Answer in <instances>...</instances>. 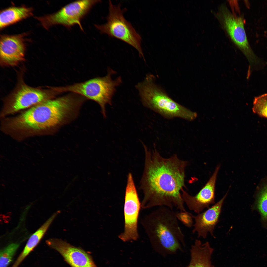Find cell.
Returning <instances> with one entry per match:
<instances>
[{
    "mask_svg": "<svg viewBox=\"0 0 267 267\" xmlns=\"http://www.w3.org/2000/svg\"><path fill=\"white\" fill-rule=\"evenodd\" d=\"M213 250L208 242L202 244L200 240H196L192 246L191 260L187 267H214L211 261Z\"/></svg>",
    "mask_w": 267,
    "mask_h": 267,
    "instance_id": "15",
    "label": "cell"
},
{
    "mask_svg": "<svg viewBox=\"0 0 267 267\" xmlns=\"http://www.w3.org/2000/svg\"><path fill=\"white\" fill-rule=\"evenodd\" d=\"M59 214L57 211L53 214L28 239L22 251L14 263L18 267L21 263L37 245L57 216Z\"/></svg>",
    "mask_w": 267,
    "mask_h": 267,
    "instance_id": "17",
    "label": "cell"
},
{
    "mask_svg": "<svg viewBox=\"0 0 267 267\" xmlns=\"http://www.w3.org/2000/svg\"><path fill=\"white\" fill-rule=\"evenodd\" d=\"M252 110L254 113L267 118V93L254 97Z\"/></svg>",
    "mask_w": 267,
    "mask_h": 267,
    "instance_id": "19",
    "label": "cell"
},
{
    "mask_svg": "<svg viewBox=\"0 0 267 267\" xmlns=\"http://www.w3.org/2000/svg\"><path fill=\"white\" fill-rule=\"evenodd\" d=\"M78 111L76 100L68 94L41 102L15 116L2 119L1 129L18 140L51 134L74 119Z\"/></svg>",
    "mask_w": 267,
    "mask_h": 267,
    "instance_id": "2",
    "label": "cell"
},
{
    "mask_svg": "<svg viewBox=\"0 0 267 267\" xmlns=\"http://www.w3.org/2000/svg\"><path fill=\"white\" fill-rule=\"evenodd\" d=\"M101 1L100 0L76 1L67 4L53 14L35 18L47 30L56 25H61L69 28L77 24L81 30L83 31L81 20L94 5Z\"/></svg>",
    "mask_w": 267,
    "mask_h": 267,
    "instance_id": "9",
    "label": "cell"
},
{
    "mask_svg": "<svg viewBox=\"0 0 267 267\" xmlns=\"http://www.w3.org/2000/svg\"><path fill=\"white\" fill-rule=\"evenodd\" d=\"M178 220L180 221L185 225L191 227L193 224V215L186 211H180L176 213Z\"/></svg>",
    "mask_w": 267,
    "mask_h": 267,
    "instance_id": "21",
    "label": "cell"
},
{
    "mask_svg": "<svg viewBox=\"0 0 267 267\" xmlns=\"http://www.w3.org/2000/svg\"><path fill=\"white\" fill-rule=\"evenodd\" d=\"M124 200V229L118 237L125 242L136 240L139 236L137 224L141 202L131 173L128 176Z\"/></svg>",
    "mask_w": 267,
    "mask_h": 267,
    "instance_id": "10",
    "label": "cell"
},
{
    "mask_svg": "<svg viewBox=\"0 0 267 267\" xmlns=\"http://www.w3.org/2000/svg\"><path fill=\"white\" fill-rule=\"evenodd\" d=\"M175 213L164 206L158 207L145 216L141 223L152 244L174 252L185 244L184 236Z\"/></svg>",
    "mask_w": 267,
    "mask_h": 267,
    "instance_id": "3",
    "label": "cell"
},
{
    "mask_svg": "<svg viewBox=\"0 0 267 267\" xmlns=\"http://www.w3.org/2000/svg\"><path fill=\"white\" fill-rule=\"evenodd\" d=\"M155 77L147 74L135 87L143 105L168 119L178 117L191 121L197 114L175 101L154 83Z\"/></svg>",
    "mask_w": 267,
    "mask_h": 267,
    "instance_id": "4",
    "label": "cell"
},
{
    "mask_svg": "<svg viewBox=\"0 0 267 267\" xmlns=\"http://www.w3.org/2000/svg\"><path fill=\"white\" fill-rule=\"evenodd\" d=\"M105 76L97 77L83 82L75 83L65 86L56 87L60 93L70 92L75 93L94 101L100 105L103 117H106V106L112 105L113 96L116 87L122 83L120 77L113 80L112 75L116 72L109 67Z\"/></svg>",
    "mask_w": 267,
    "mask_h": 267,
    "instance_id": "5",
    "label": "cell"
},
{
    "mask_svg": "<svg viewBox=\"0 0 267 267\" xmlns=\"http://www.w3.org/2000/svg\"><path fill=\"white\" fill-rule=\"evenodd\" d=\"M145 152L144 171L140 188L143 197L141 208L146 209L164 206L186 211L181 192L184 187L188 162L175 155L163 157L154 144L152 152L143 144Z\"/></svg>",
    "mask_w": 267,
    "mask_h": 267,
    "instance_id": "1",
    "label": "cell"
},
{
    "mask_svg": "<svg viewBox=\"0 0 267 267\" xmlns=\"http://www.w3.org/2000/svg\"><path fill=\"white\" fill-rule=\"evenodd\" d=\"M216 16L232 41L248 60V70L252 72L262 69L265 62L255 54L250 46L245 29L243 17L231 12L224 4L220 7Z\"/></svg>",
    "mask_w": 267,
    "mask_h": 267,
    "instance_id": "6",
    "label": "cell"
},
{
    "mask_svg": "<svg viewBox=\"0 0 267 267\" xmlns=\"http://www.w3.org/2000/svg\"><path fill=\"white\" fill-rule=\"evenodd\" d=\"M46 242L49 247L58 252L71 267H97L91 256L80 247L59 239H50Z\"/></svg>",
    "mask_w": 267,
    "mask_h": 267,
    "instance_id": "12",
    "label": "cell"
},
{
    "mask_svg": "<svg viewBox=\"0 0 267 267\" xmlns=\"http://www.w3.org/2000/svg\"><path fill=\"white\" fill-rule=\"evenodd\" d=\"M228 192L219 201L206 211L196 216H193L195 223L192 232H197L198 238H205L209 232L214 237V228L219 221L222 205Z\"/></svg>",
    "mask_w": 267,
    "mask_h": 267,
    "instance_id": "14",
    "label": "cell"
},
{
    "mask_svg": "<svg viewBox=\"0 0 267 267\" xmlns=\"http://www.w3.org/2000/svg\"><path fill=\"white\" fill-rule=\"evenodd\" d=\"M220 168L219 165L217 166L208 181L196 195L192 196L182 189L183 200L190 210L198 214L215 203V185Z\"/></svg>",
    "mask_w": 267,
    "mask_h": 267,
    "instance_id": "13",
    "label": "cell"
},
{
    "mask_svg": "<svg viewBox=\"0 0 267 267\" xmlns=\"http://www.w3.org/2000/svg\"><path fill=\"white\" fill-rule=\"evenodd\" d=\"M257 207L263 220L267 224V177L260 182L256 189Z\"/></svg>",
    "mask_w": 267,
    "mask_h": 267,
    "instance_id": "18",
    "label": "cell"
},
{
    "mask_svg": "<svg viewBox=\"0 0 267 267\" xmlns=\"http://www.w3.org/2000/svg\"><path fill=\"white\" fill-rule=\"evenodd\" d=\"M33 9L25 6H12L2 10L0 14V28L10 25L33 15Z\"/></svg>",
    "mask_w": 267,
    "mask_h": 267,
    "instance_id": "16",
    "label": "cell"
},
{
    "mask_svg": "<svg viewBox=\"0 0 267 267\" xmlns=\"http://www.w3.org/2000/svg\"><path fill=\"white\" fill-rule=\"evenodd\" d=\"M26 34L0 36V60L2 66H16L24 60Z\"/></svg>",
    "mask_w": 267,
    "mask_h": 267,
    "instance_id": "11",
    "label": "cell"
},
{
    "mask_svg": "<svg viewBox=\"0 0 267 267\" xmlns=\"http://www.w3.org/2000/svg\"><path fill=\"white\" fill-rule=\"evenodd\" d=\"M15 243L10 244L0 251V267H7L12 261L13 257L19 246Z\"/></svg>",
    "mask_w": 267,
    "mask_h": 267,
    "instance_id": "20",
    "label": "cell"
},
{
    "mask_svg": "<svg viewBox=\"0 0 267 267\" xmlns=\"http://www.w3.org/2000/svg\"><path fill=\"white\" fill-rule=\"evenodd\" d=\"M20 79L15 89L4 100L0 114L2 119L55 98L60 93L54 87L44 89L34 88L26 85L22 79Z\"/></svg>",
    "mask_w": 267,
    "mask_h": 267,
    "instance_id": "7",
    "label": "cell"
},
{
    "mask_svg": "<svg viewBox=\"0 0 267 267\" xmlns=\"http://www.w3.org/2000/svg\"><path fill=\"white\" fill-rule=\"evenodd\" d=\"M109 13L107 22L101 25H94L102 34L121 40L135 48L140 57L145 60L141 46V38L131 23L124 15L126 10L122 9L121 4H113L109 1Z\"/></svg>",
    "mask_w": 267,
    "mask_h": 267,
    "instance_id": "8",
    "label": "cell"
}]
</instances>
